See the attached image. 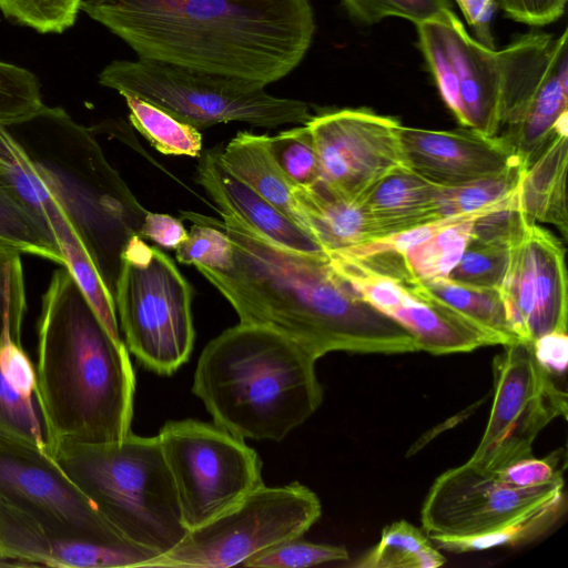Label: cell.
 <instances>
[{"label": "cell", "instance_id": "obj_23", "mask_svg": "<svg viewBox=\"0 0 568 568\" xmlns=\"http://www.w3.org/2000/svg\"><path fill=\"white\" fill-rule=\"evenodd\" d=\"M294 195L306 231L327 255L382 237L357 201L336 194L321 180L296 185Z\"/></svg>", "mask_w": 568, "mask_h": 568}, {"label": "cell", "instance_id": "obj_20", "mask_svg": "<svg viewBox=\"0 0 568 568\" xmlns=\"http://www.w3.org/2000/svg\"><path fill=\"white\" fill-rule=\"evenodd\" d=\"M406 164L434 183L454 186L521 164L499 136L474 130H427L399 125Z\"/></svg>", "mask_w": 568, "mask_h": 568}, {"label": "cell", "instance_id": "obj_30", "mask_svg": "<svg viewBox=\"0 0 568 568\" xmlns=\"http://www.w3.org/2000/svg\"><path fill=\"white\" fill-rule=\"evenodd\" d=\"M497 205L448 224L426 241L404 251L400 255L412 275L419 281L448 277L471 237L474 220Z\"/></svg>", "mask_w": 568, "mask_h": 568}, {"label": "cell", "instance_id": "obj_32", "mask_svg": "<svg viewBox=\"0 0 568 568\" xmlns=\"http://www.w3.org/2000/svg\"><path fill=\"white\" fill-rule=\"evenodd\" d=\"M525 169L523 164H515L498 174L459 185H443L439 195L440 215L445 217L475 213L506 201L517 192Z\"/></svg>", "mask_w": 568, "mask_h": 568}, {"label": "cell", "instance_id": "obj_25", "mask_svg": "<svg viewBox=\"0 0 568 568\" xmlns=\"http://www.w3.org/2000/svg\"><path fill=\"white\" fill-rule=\"evenodd\" d=\"M567 133L557 134L529 164L518 186V203L531 222L556 226L567 239Z\"/></svg>", "mask_w": 568, "mask_h": 568}, {"label": "cell", "instance_id": "obj_47", "mask_svg": "<svg viewBox=\"0 0 568 568\" xmlns=\"http://www.w3.org/2000/svg\"><path fill=\"white\" fill-rule=\"evenodd\" d=\"M539 363L559 378L565 373L568 354L567 333L556 332L544 335L532 343Z\"/></svg>", "mask_w": 568, "mask_h": 568}, {"label": "cell", "instance_id": "obj_7", "mask_svg": "<svg viewBox=\"0 0 568 568\" xmlns=\"http://www.w3.org/2000/svg\"><path fill=\"white\" fill-rule=\"evenodd\" d=\"M98 81L121 95L143 99L199 130L227 122L268 129L303 125L313 116L306 102L271 95L258 83L142 58L110 62Z\"/></svg>", "mask_w": 568, "mask_h": 568}, {"label": "cell", "instance_id": "obj_34", "mask_svg": "<svg viewBox=\"0 0 568 568\" xmlns=\"http://www.w3.org/2000/svg\"><path fill=\"white\" fill-rule=\"evenodd\" d=\"M181 215L191 220L193 225L186 239L175 248L176 260L187 265L227 270L233 258L232 243L227 234L203 215L193 212H181Z\"/></svg>", "mask_w": 568, "mask_h": 568}, {"label": "cell", "instance_id": "obj_15", "mask_svg": "<svg viewBox=\"0 0 568 568\" xmlns=\"http://www.w3.org/2000/svg\"><path fill=\"white\" fill-rule=\"evenodd\" d=\"M0 500L70 536L103 544L129 541L103 518L50 453L1 432Z\"/></svg>", "mask_w": 568, "mask_h": 568}, {"label": "cell", "instance_id": "obj_18", "mask_svg": "<svg viewBox=\"0 0 568 568\" xmlns=\"http://www.w3.org/2000/svg\"><path fill=\"white\" fill-rule=\"evenodd\" d=\"M517 338L567 333L565 248L548 230L528 221L509 247L507 270L498 288Z\"/></svg>", "mask_w": 568, "mask_h": 568}, {"label": "cell", "instance_id": "obj_10", "mask_svg": "<svg viewBox=\"0 0 568 568\" xmlns=\"http://www.w3.org/2000/svg\"><path fill=\"white\" fill-rule=\"evenodd\" d=\"M159 442L189 530L220 516L264 485L257 453L219 425L169 420Z\"/></svg>", "mask_w": 568, "mask_h": 568}, {"label": "cell", "instance_id": "obj_19", "mask_svg": "<svg viewBox=\"0 0 568 568\" xmlns=\"http://www.w3.org/2000/svg\"><path fill=\"white\" fill-rule=\"evenodd\" d=\"M0 556L23 566L144 568L158 557L132 542L103 544L48 528L0 500Z\"/></svg>", "mask_w": 568, "mask_h": 568}, {"label": "cell", "instance_id": "obj_46", "mask_svg": "<svg viewBox=\"0 0 568 568\" xmlns=\"http://www.w3.org/2000/svg\"><path fill=\"white\" fill-rule=\"evenodd\" d=\"M459 6L476 40L481 44L496 49L491 32V22L497 7L496 0H455Z\"/></svg>", "mask_w": 568, "mask_h": 568}, {"label": "cell", "instance_id": "obj_21", "mask_svg": "<svg viewBox=\"0 0 568 568\" xmlns=\"http://www.w3.org/2000/svg\"><path fill=\"white\" fill-rule=\"evenodd\" d=\"M196 180L216 207L230 210L273 243L296 252L326 254L305 230L224 170L217 160V146L200 155Z\"/></svg>", "mask_w": 568, "mask_h": 568}, {"label": "cell", "instance_id": "obj_42", "mask_svg": "<svg viewBox=\"0 0 568 568\" xmlns=\"http://www.w3.org/2000/svg\"><path fill=\"white\" fill-rule=\"evenodd\" d=\"M565 453L558 449L544 458L532 455L514 462L495 474L497 477L514 487L525 488L542 486L547 484L565 483Z\"/></svg>", "mask_w": 568, "mask_h": 568}, {"label": "cell", "instance_id": "obj_36", "mask_svg": "<svg viewBox=\"0 0 568 568\" xmlns=\"http://www.w3.org/2000/svg\"><path fill=\"white\" fill-rule=\"evenodd\" d=\"M43 105L38 77L26 68L0 61V124L19 123Z\"/></svg>", "mask_w": 568, "mask_h": 568}, {"label": "cell", "instance_id": "obj_4", "mask_svg": "<svg viewBox=\"0 0 568 568\" xmlns=\"http://www.w3.org/2000/svg\"><path fill=\"white\" fill-rule=\"evenodd\" d=\"M0 143L61 209L113 295L121 254L148 211L92 132L62 108L44 104L19 123L0 124Z\"/></svg>", "mask_w": 568, "mask_h": 568}, {"label": "cell", "instance_id": "obj_45", "mask_svg": "<svg viewBox=\"0 0 568 568\" xmlns=\"http://www.w3.org/2000/svg\"><path fill=\"white\" fill-rule=\"evenodd\" d=\"M139 235L166 247L176 248L187 236L182 221L169 214L146 212Z\"/></svg>", "mask_w": 568, "mask_h": 568}, {"label": "cell", "instance_id": "obj_22", "mask_svg": "<svg viewBox=\"0 0 568 568\" xmlns=\"http://www.w3.org/2000/svg\"><path fill=\"white\" fill-rule=\"evenodd\" d=\"M442 187L408 165H402L372 184L357 203L385 237L442 219Z\"/></svg>", "mask_w": 568, "mask_h": 568}, {"label": "cell", "instance_id": "obj_29", "mask_svg": "<svg viewBox=\"0 0 568 568\" xmlns=\"http://www.w3.org/2000/svg\"><path fill=\"white\" fill-rule=\"evenodd\" d=\"M0 242L29 254L64 265L52 236L0 172Z\"/></svg>", "mask_w": 568, "mask_h": 568}, {"label": "cell", "instance_id": "obj_17", "mask_svg": "<svg viewBox=\"0 0 568 568\" xmlns=\"http://www.w3.org/2000/svg\"><path fill=\"white\" fill-rule=\"evenodd\" d=\"M565 483L514 487L495 471L470 462L440 474L420 509L422 529L428 537H470L485 534L530 506L547 499Z\"/></svg>", "mask_w": 568, "mask_h": 568}, {"label": "cell", "instance_id": "obj_16", "mask_svg": "<svg viewBox=\"0 0 568 568\" xmlns=\"http://www.w3.org/2000/svg\"><path fill=\"white\" fill-rule=\"evenodd\" d=\"M320 162L321 181L349 201L392 170L407 165L400 122L367 109H342L313 115L306 123Z\"/></svg>", "mask_w": 568, "mask_h": 568}, {"label": "cell", "instance_id": "obj_2", "mask_svg": "<svg viewBox=\"0 0 568 568\" xmlns=\"http://www.w3.org/2000/svg\"><path fill=\"white\" fill-rule=\"evenodd\" d=\"M80 10L138 58L264 87L302 62L315 32L310 0H82Z\"/></svg>", "mask_w": 568, "mask_h": 568}, {"label": "cell", "instance_id": "obj_9", "mask_svg": "<svg viewBox=\"0 0 568 568\" xmlns=\"http://www.w3.org/2000/svg\"><path fill=\"white\" fill-rule=\"evenodd\" d=\"M317 495L293 481L261 486L212 520L191 529L144 568H226L301 538L321 517Z\"/></svg>", "mask_w": 568, "mask_h": 568}, {"label": "cell", "instance_id": "obj_40", "mask_svg": "<svg viewBox=\"0 0 568 568\" xmlns=\"http://www.w3.org/2000/svg\"><path fill=\"white\" fill-rule=\"evenodd\" d=\"M82 0H0L3 16L40 33H62L71 28Z\"/></svg>", "mask_w": 568, "mask_h": 568}, {"label": "cell", "instance_id": "obj_33", "mask_svg": "<svg viewBox=\"0 0 568 568\" xmlns=\"http://www.w3.org/2000/svg\"><path fill=\"white\" fill-rule=\"evenodd\" d=\"M0 432L51 452V434L38 394L22 393L6 377L1 368Z\"/></svg>", "mask_w": 568, "mask_h": 568}, {"label": "cell", "instance_id": "obj_31", "mask_svg": "<svg viewBox=\"0 0 568 568\" xmlns=\"http://www.w3.org/2000/svg\"><path fill=\"white\" fill-rule=\"evenodd\" d=\"M132 125L165 155L196 158L202 154V134L165 110L134 95H122Z\"/></svg>", "mask_w": 568, "mask_h": 568}, {"label": "cell", "instance_id": "obj_8", "mask_svg": "<svg viewBox=\"0 0 568 568\" xmlns=\"http://www.w3.org/2000/svg\"><path fill=\"white\" fill-rule=\"evenodd\" d=\"M128 351L146 369L170 376L192 354V288L160 248L133 235L121 254L113 291Z\"/></svg>", "mask_w": 568, "mask_h": 568}, {"label": "cell", "instance_id": "obj_11", "mask_svg": "<svg viewBox=\"0 0 568 568\" xmlns=\"http://www.w3.org/2000/svg\"><path fill=\"white\" fill-rule=\"evenodd\" d=\"M567 29L530 32L498 50L501 129L498 134L527 168L559 133H567Z\"/></svg>", "mask_w": 568, "mask_h": 568}, {"label": "cell", "instance_id": "obj_35", "mask_svg": "<svg viewBox=\"0 0 568 568\" xmlns=\"http://www.w3.org/2000/svg\"><path fill=\"white\" fill-rule=\"evenodd\" d=\"M268 146L296 185L310 186L321 180L318 156L306 124L268 135Z\"/></svg>", "mask_w": 568, "mask_h": 568}, {"label": "cell", "instance_id": "obj_3", "mask_svg": "<svg viewBox=\"0 0 568 568\" xmlns=\"http://www.w3.org/2000/svg\"><path fill=\"white\" fill-rule=\"evenodd\" d=\"M36 372L51 449L59 443L118 442L132 433L135 376L129 351L64 266L42 296Z\"/></svg>", "mask_w": 568, "mask_h": 568}, {"label": "cell", "instance_id": "obj_6", "mask_svg": "<svg viewBox=\"0 0 568 568\" xmlns=\"http://www.w3.org/2000/svg\"><path fill=\"white\" fill-rule=\"evenodd\" d=\"M52 457L126 540L155 552L187 534L158 435L129 434L104 444L59 443Z\"/></svg>", "mask_w": 568, "mask_h": 568}, {"label": "cell", "instance_id": "obj_48", "mask_svg": "<svg viewBox=\"0 0 568 568\" xmlns=\"http://www.w3.org/2000/svg\"><path fill=\"white\" fill-rule=\"evenodd\" d=\"M0 566H23V565L18 561H14V560H11V559L0 556Z\"/></svg>", "mask_w": 568, "mask_h": 568}, {"label": "cell", "instance_id": "obj_12", "mask_svg": "<svg viewBox=\"0 0 568 568\" xmlns=\"http://www.w3.org/2000/svg\"><path fill=\"white\" fill-rule=\"evenodd\" d=\"M494 396L488 420L468 462L496 471L532 455L539 433L567 417V392L537 359L531 343L504 345L493 359Z\"/></svg>", "mask_w": 568, "mask_h": 568}, {"label": "cell", "instance_id": "obj_39", "mask_svg": "<svg viewBox=\"0 0 568 568\" xmlns=\"http://www.w3.org/2000/svg\"><path fill=\"white\" fill-rule=\"evenodd\" d=\"M24 312L21 253L0 242V343L6 336L20 343Z\"/></svg>", "mask_w": 568, "mask_h": 568}, {"label": "cell", "instance_id": "obj_14", "mask_svg": "<svg viewBox=\"0 0 568 568\" xmlns=\"http://www.w3.org/2000/svg\"><path fill=\"white\" fill-rule=\"evenodd\" d=\"M416 28L420 51L447 108L463 128L497 136L501 129L499 51L473 38L453 10Z\"/></svg>", "mask_w": 568, "mask_h": 568}, {"label": "cell", "instance_id": "obj_1", "mask_svg": "<svg viewBox=\"0 0 568 568\" xmlns=\"http://www.w3.org/2000/svg\"><path fill=\"white\" fill-rule=\"evenodd\" d=\"M206 217L230 237L232 265L197 271L229 301L240 322L265 326L316 359L331 352H417L414 337L366 303L333 267L327 254L302 253L267 240L236 214L217 207Z\"/></svg>", "mask_w": 568, "mask_h": 568}, {"label": "cell", "instance_id": "obj_5", "mask_svg": "<svg viewBox=\"0 0 568 568\" xmlns=\"http://www.w3.org/2000/svg\"><path fill=\"white\" fill-rule=\"evenodd\" d=\"M316 361L278 332L240 322L204 347L192 393L229 433L280 443L323 402Z\"/></svg>", "mask_w": 568, "mask_h": 568}, {"label": "cell", "instance_id": "obj_38", "mask_svg": "<svg viewBox=\"0 0 568 568\" xmlns=\"http://www.w3.org/2000/svg\"><path fill=\"white\" fill-rule=\"evenodd\" d=\"M345 11L355 21L373 26L396 17L415 26L436 20L452 11L450 0H341Z\"/></svg>", "mask_w": 568, "mask_h": 568}, {"label": "cell", "instance_id": "obj_26", "mask_svg": "<svg viewBox=\"0 0 568 568\" xmlns=\"http://www.w3.org/2000/svg\"><path fill=\"white\" fill-rule=\"evenodd\" d=\"M418 286L429 301L486 336L493 345L519 341L497 288L469 286L448 277L419 281Z\"/></svg>", "mask_w": 568, "mask_h": 568}, {"label": "cell", "instance_id": "obj_27", "mask_svg": "<svg viewBox=\"0 0 568 568\" xmlns=\"http://www.w3.org/2000/svg\"><path fill=\"white\" fill-rule=\"evenodd\" d=\"M567 497L561 488L510 520L485 534L470 537H429L439 550L453 554L489 550L499 547L525 546L545 536L562 518Z\"/></svg>", "mask_w": 568, "mask_h": 568}, {"label": "cell", "instance_id": "obj_44", "mask_svg": "<svg viewBox=\"0 0 568 568\" xmlns=\"http://www.w3.org/2000/svg\"><path fill=\"white\" fill-rule=\"evenodd\" d=\"M505 14L528 26H545L558 20L567 0H496Z\"/></svg>", "mask_w": 568, "mask_h": 568}, {"label": "cell", "instance_id": "obj_24", "mask_svg": "<svg viewBox=\"0 0 568 568\" xmlns=\"http://www.w3.org/2000/svg\"><path fill=\"white\" fill-rule=\"evenodd\" d=\"M217 160L224 170L246 183L306 231L294 195L296 184L274 159L267 134L239 132L223 149L217 148Z\"/></svg>", "mask_w": 568, "mask_h": 568}, {"label": "cell", "instance_id": "obj_41", "mask_svg": "<svg viewBox=\"0 0 568 568\" xmlns=\"http://www.w3.org/2000/svg\"><path fill=\"white\" fill-rule=\"evenodd\" d=\"M349 559L345 547L315 544L301 540H287L263 551L242 566L252 568H301Z\"/></svg>", "mask_w": 568, "mask_h": 568}, {"label": "cell", "instance_id": "obj_37", "mask_svg": "<svg viewBox=\"0 0 568 568\" xmlns=\"http://www.w3.org/2000/svg\"><path fill=\"white\" fill-rule=\"evenodd\" d=\"M509 247L470 237L448 278L469 286L498 290L507 270Z\"/></svg>", "mask_w": 568, "mask_h": 568}, {"label": "cell", "instance_id": "obj_43", "mask_svg": "<svg viewBox=\"0 0 568 568\" xmlns=\"http://www.w3.org/2000/svg\"><path fill=\"white\" fill-rule=\"evenodd\" d=\"M0 368L22 393L38 394L37 372L21 343L6 336L0 343Z\"/></svg>", "mask_w": 568, "mask_h": 568}, {"label": "cell", "instance_id": "obj_13", "mask_svg": "<svg viewBox=\"0 0 568 568\" xmlns=\"http://www.w3.org/2000/svg\"><path fill=\"white\" fill-rule=\"evenodd\" d=\"M333 267L375 310L405 328L418 351L434 355L471 352L490 341L429 301L400 254L379 253L356 258L328 255Z\"/></svg>", "mask_w": 568, "mask_h": 568}, {"label": "cell", "instance_id": "obj_28", "mask_svg": "<svg viewBox=\"0 0 568 568\" xmlns=\"http://www.w3.org/2000/svg\"><path fill=\"white\" fill-rule=\"evenodd\" d=\"M445 564L429 537L405 520L384 527L378 542L351 566L356 568H437Z\"/></svg>", "mask_w": 568, "mask_h": 568}, {"label": "cell", "instance_id": "obj_49", "mask_svg": "<svg viewBox=\"0 0 568 568\" xmlns=\"http://www.w3.org/2000/svg\"><path fill=\"white\" fill-rule=\"evenodd\" d=\"M4 163H6V162H4L3 158L0 155V172H3V170H4Z\"/></svg>", "mask_w": 568, "mask_h": 568}]
</instances>
